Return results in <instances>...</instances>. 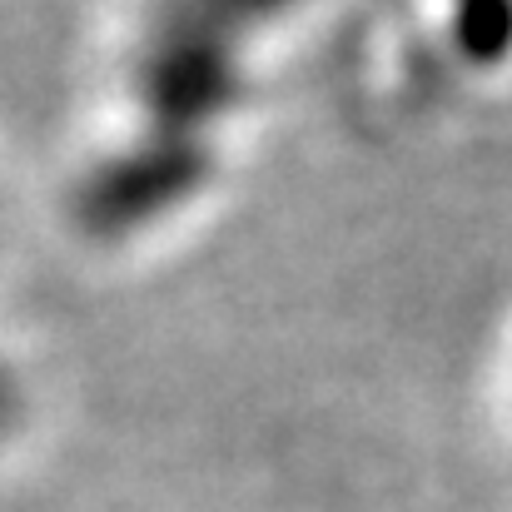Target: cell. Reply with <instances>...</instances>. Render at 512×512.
Listing matches in <instances>:
<instances>
[{
	"mask_svg": "<svg viewBox=\"0 0 512 512\" xmlns=\"http://www.w3.org/2000/svg\"><path fill=\"white\" fill-rule=\"evenodd\" d=\"M448 35L468 65H503L512 55V0H448Z\"/></svg>",
	"mask_w": 512,
	"mask_h": 512,
	"instance_id": "3957f363",
	"label": "cell"
},
{
	"mask_svg": "<svg viewBox=\"0 0 512 512\" xmlns=\"http://www.w3.org/2000/svg\"><path fill=\"white\" fill-rule=\"evenodd\" d=\"M15 418H20V383H15V373L5 368V358H0V433H5Z\"/></svg>",
	"mask_w": 512,
	"mask_h": 512,
	"instance_id": "5b68a950",
	"label": "cell"
},
{
	"mask_svg": "<svg viewBox=\"0 0 512 512\" xmlns=\"http://www.w3.org/2000/svg\"><path fill=\"white\" fill-rule=\"evenodd\" d=\"M219 179V140L135 125L75 184V224L90 239L120 244L165 229Z\"/></svg>",
	"mask_w": 512,
	"mask_h": 512,
	"instance_id": "7a4b0ae2",
	"label": "cell"
},
{
	"mask_svg": "<svg viewBox=\"0 0 512 512\" xmlns=\"http://www.w3.org/2000/svg\"><path fill=\"white\" fill-rule=\"evenodd\" d=\"M174 5H184L189 15H199L239 40H254V35H264L304 10V0H174Z\"/></svg>",
	"mask_w": 512,
	"mask_h": 512,
	"instance_id": "277c9868",
	"label": "cell"
},
{
	"mask_svg": "<svg viewBox=\"0 0 512 512\" xmlns=\"http://www.w3.org/2000/svg\"><path fill=\"white\" fill-rule=\"evenodd\" d=\"M125 90L140 125L219 140V130L249 105L254 90L249 40L189 15L174 0H160L130 50Z\"/></svg>",
	"mask_w": 512,
	"mask_h": 512,
	"instance_id": "6da1fadb",
	"label": "cell"
}]
</instances>
